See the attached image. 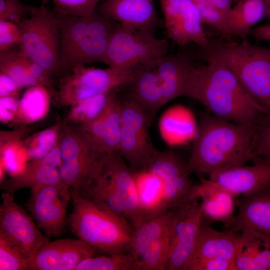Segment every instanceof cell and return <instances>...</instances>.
Wrapping results in <instances>:
<instances>
[{
  "instance_id": "ab89813d",
  "label": "cell",
  "mask_w": 270,
  "mask_h": 270,
  "mask_svg": "<svg viewBox=\"0 0 270 270\" xmlns=\"http://www.w3.org/2000/svg\"><path fill=\"white\" fill-rule=\"evenodd\" d=\"M103 0H52L53 11L58 15L83 17L93 14Z\"/></svg>"
},
{
  "instance_id": "f35d334b",
  "label": "cell",
  "mask_w": 270,
  "mask_h": 270,
  "mask_svg": "<svg viewBox=\"0 0 270 270\" xmlns=\"http://www.w3.org/2000/svg\"><path fill=\"white\" fill-rule=\"evenodd\" d=\"M257 156L270 158V114L260 115L255 126L251 146V160Z\"/></svg>"
},
{
  "instance_id": "3957f363",
  "label": "cell",
  "mask_w": 270,
  "mask_h": 270,
  "mask_svg": "<svg viewBox=\"0 0 270 270\" xmlns=\"http://www.w3.org/2000/svg\"><path fill=\"white\" fill-rule=\"evenodd\" d=\"M198 70L195 100L212 114L237 124L255 126L260 116L268 113L224 66L208 63L198 66Z\"/></svg>"
},
{
  "instance_id": "f546056e",
  "label": "cell",
  "mask_w": 270,
  "mask_h": 270,
  "mask_svg": "<svg viewBox=\"0 0 270 270\" xmlns=\"http://www.w3.org/2000/svg\"><path fill=\"white\" fill-rule=\"evenodd\" d=\"M162 134L170 144H180L194 140L197 128L194 114L186 108L176 106L164 114L161 121Z\"/></svg>"
},
{
  "instance_id": "bcb514c9",
  "label": "cell",
  "mask_w": 270,
  "mask_h": 270,
  "mask_svg": "<svg viewBox=\"0 0 270 270\" xmlns=\"http://www.w3.org/2000/svg\"><path fill=\"white\" fill-rule=\"evenodd\" d=\"M190 270H236L234 261L222 258L208 259L194 266Z\"/></svg>"
},
{
  "instance_id": "4fadbf2b",
  "label": "cell",
  "mask_w": 270,
  "mask_h": 270,
  "mask_svg": "<svg viewBox=\"0 0 270 270\" xmlns=\"http://www.w3.org/2000/svg\"><path fill=\"white\" fill-rule=\"evenodd\" d=\"M168 37L180 46L194 42L204 46L208 39L192 0H159Z\"/></svg>"
},
{
  "instance_id": "5bb4252c",
  "label": "cell",
  "mask_w": 270,
  "mask_h": 270,
  "mask_svg": "<svg viewBox=\"0 0 270 270\" xmlns=\"http://www.w3.org/2000/svg\"><path fill=\"white\" fill-rule=\"evenodd\" d=\"M171 253L166 270H184L194 250L204 218L200 202L194 200L176 207Z\"/></svg>"
},
{
  "instance_id": "6da1fadb",
  "label": "cell",
  "mask_w": 270,
  "mask_h": 270,
  "mask_svg": "<svg viewBox=\"0 0 270 270\" xmlns=\"http://www.w3.org/2000/svg\"><path fill=\"white\" fill-rule=\"evenodd\" d=\"M255 126L236 124L212 114H204L186 163L189 174L208 175L251 160Z\"/></svg>"
},
{
  "instance_id": "74e56055",
  "label": "cell",
  "mask_w": 270,
  "mask_h": 270,
  "mask_svg": "<svg viewBox=\"0 0 270 270\" xmlns=\"http://www.w3.org/2000/svg\"><path fill=\"white\" fill-rule=\"evenodd\" d=\"M62 122H58L24 140L28 156L31 160L42 158L55 146L60 134Z\"/></svg>"
},
{
  "instance_id": "7402d4cb",
  "label": "cell",
  "mask_w": 270,
  "mask_h": 270,
  "mask_svg": "<svg viewBox=\"0 0 270 270\" xmlns=\"http://www.w3.org/2000/svg\"><path fill=\"white\" fill-rule=\"evenodd\" d=\"M238 210L226 230H255L270 236V184L236 200Z\"/></svg>"
},
{
  "instance_id": "f6af8a7d",
  "label": "cell",
  "mask_w": 270,
  "mask_h": 270,
  "mask_svg": "<svg viewBox=\"0 0 270 270\" xmlns=\"http://www.w3.org/2000/svg\"><path fill=\"white\" fill-rule=\"evenodd\" d=\"M19 98L0 97V120L2 123L14 122L20 104Z\"/></svg>"
},
{
  "instance_id": "9a60e30c",
  "label": "cell",
  "mask_w": 270,
  "mask_h": 270,
  "mask_svg": "<svg viewBox=\"0 0 270 270\" xmlns=\"http://www.w3.org/2000/svg\"><path fill=\"white\" fill-rule=\"evenodd\" d=\"M97 250L80 239L49 241L28 261L26 270H76L84 260Z\"/></svg>"
},
{
  "instance_id": "e575fe53",
  "label": "cell",
  "mask_w": 270,
  "mask_h": 270,
  "mask_svg": "<svg viewBox=\"0 0 270 270\" xmlns=\"http://www.w3.org/2000/svg\"><path fill=\"white\" fill-rule=\"evenodd\" d=\"M173 236L174 231L149 244L136 258V270H166Z\"/></svg>"
},
{
  "instance_id": "c3c4849f",
  "label": "cell",
  "mask_w": 270,
  "mask_h": 270,
  "mask_svg": "<svg viewBox=\"0 0 270 270\" xmlns=\"http://www.w3.org/2000/svg\"><path fill=\"white\" fill-rule=\"evenodd\" d=\"M194 2L207 4L216 7L222 11L230 13L232 8L233 0H192Z\"/></svg>"
},
{
  "instance_id": "9c48e42d",
  "label": "cell",
  "mask_w": 270,
  "mask_h": 270,
  "mask_svg": "<svg viewBox=\"0 0 270 270\" xmlns=\"http://www.w3.org/2000/svg\"><path fill=\"white\" fill-rule=\"evenodd\" d=\"M167 38L118 23L107 48L105 64L110 67L132 68L153 62L166 55Z\"/></svg>"
},
{
  "instance_id": "7bdbcfd3",
  "label": "cell",
  "mask_w": 270,
  "mask_h": 270,
  "mask_svg": "<svg viewBox=\"0 0 270 270\" xmlns=\"http://www.w3.org/2000/svg\"><path fill=\"white\" fill-rule=\"evenodd\" d=\"M35 8L22 4L20 0H0V21H10L18 24L22 18L30 15Z\"/></svg>"
},
{
  "instance_id": "83f0119b",
  "label": "cell",
  "mask_w": 270,
  "mask_h": 270,
  "mask_svg": "<svg viewBox=\"0 0 270 270\" xmlns=\"http://www.w3.org/2000/svg\"><path fill=\"white\" fill-rule=\"evenodd\" d=\"M132 170L142 221L170 209L166 204L162 179L148 168Z\"/></svg>"
},
{
  "instance_id": "681fc988",
  "label": "cell",
  "mask_w": 270,
  "mask_h": 270,
  "mask_svg": "<svg viewBox=\"0 0 270 270\" xmlns=\"http://www.w3.org/2000/svg\"><path fill=\"white\" fill-rule=\"evenodd\" d=\"M250 34L259 40H264L270 42V24L252 29Z\"/></svg>"
},
{
  "instance_id": "d590c367",
  "label": "cell",
  "mask_w": 270,
  "mask_h": 270,
  "mask_svg": "<svg viewBox=\"0 0 270 270\" xmlns=\"http://www.w3.org/2000/svg\"><path fill=\"white\" fill-rule=\"evenodd\" d=\"M122 128L121 102L118 98L104 113L100 150L105 154L118 152Z\"/></svg>"
},
{
  "instance_id": "ac0fdd59",
  "label": "cell",
  "mask_w": 270,
  "mask_h": 270,
  "mask_svg": "<svg viewBox=\"0 0 270 270\" xmlns=\"http://www.w3.org/2000/svg\"><path fill=\"white\" fill-rule=\"evenodd\" d=\"M154 0H104L97 6L102 16L119 24L154 34L162 26Z\"/></svg>"
},
{
  "instance_id": "484cf974",
  "label": "cell",
  "mask_w": 270,
  "mask_h": 270,
  "mask_svg": "<svg viewBox=\"0 0 270 270\" xmlns=\"http://www.w3.org/2000/svg\"><path fill=\"white\" fill-rule=\"evenodd\" d=\"M238 236L236 270H270V236L250 230Z\"/></svg>"
},
{
  "instance_id": "2e32d148",
  "label": "cell",
  "mask_w": 270,
  "mask_h": 270,
  "mask_svg": "<svg viewBox=\"0 0 270 270\" xmlns=\"http://www.w3.org/2000/svg\"><path fill=\"white\" fill-rule=\"evenodd\" d=\"M159 77L164 104L180 96L195 98L198 66L184 54L166 55L154 62Z\"/></svg>"
},
{
  "instance_id": "8fae6325",
  "label": "cell",
  "mask_w": 270,
  "mask_h": 270,
  "mask_svg": "<svg viewBox=\"0 0 270 270\" xmlns=\"http://www.w3.org/2000/svg\"><path fill=\"white\" fill-rule=\"evenodd\" d=\"M30 190L26 206L37 226L48 238L60 235L67 222L66 210L72 198L70 188L64 183L38 186Z\"/></svg>"
},
{
  "instance_id": "ba28073f",
  "label": "cell",
  "mask_w": 270,
  "mask_h": 270,
  "mask_svg": "<svg viewBox=\"0 0 270 270\" xmlns=\"http://www.w3.org/2000/svg\"><path fill=\"white\" fill-rule=\"evenodd\" d=\"M30 16L18 24L21 34L18 49L42 67L52 80L60 78V32L56 15L42 5L36 7Z\"/></svg>"
},
{
  "instance_id": "d6a6232c",
  "label": "cell",
  "mask_w": 270,
  "mask_h": 270,
  "mask_svg": "<svg viewBox=\"0 0 270 270\" xmlns=\"http://www.w3.org/2000/svg\"><path fill=\"white\" fill-rule=\"evenodd\" d=\"M80 195L126 218L118 193L108 178L100 171V168L97 175L81 190Z\"/></svg>"
},
{
  "instance_id": "cb8c5ba5",
  "label": "cell",
  "mask_w": 270,
  "mask_h": 270,
  "mask_svg": "<svg viewBox=\"0 0 270 270\" xmlns=\"http://www.w3.org/2000/svg\"><path fill=\"white\" fill-rule=\"evenodd\" d=\"M204 217L194 252L184 270H190L196 264L212 258H222L235 262L238 236L226 230L213 228Z\"/></svg>"
},
{
  "instance_id": "d6986e66",
  "label": "cell",
  "mask_w": 270,
  "mask_h": 270,
  "mask_svg": "<svg viewBox=\"0 0 270 270\" xmlns=\"http://www.w3.org/2000/svg\"><path fill=\"white\" fill-rule=\"evenodd\" d=\"M100 171L114 185L121 200L126 218L135 228L142 221V218L132 169L118 152H114L104 156Z\"/></svg>"
},
{
  "instance_id": "44dd1931",
  "label": "cell",
  "mask_w": 270,
  "mask_h": 270,
  "mask_svg": "<svg viewBox=\"0 0 270 270\" xmlns=\"http://www.w3.org/2000/svg\"><path fill=\"white\" fill-rule=\"evenodd\" d=\"M252 166H240L210 174V180L236 198L258 191L270 184V166L252 160Z\"/></svg>"
},
{
  "instance_id": "b9f144b4",
  "label": "cell",
  "mask_w": 270,
  "mask_h": 270,
  "mask_svg": "<svg viewBox=\"0 0 270 270\" xmlns=\"http://www.w3.org/2000/svg\"><path fill=\"white\" fill-rule=\"evenodd\" d=\"M27 262L16 246L0 236V270H26Z\"/></svg>"
},
{
  "instance_id": "4dcf8cb0",
  "label": "cell",
  "mask_w": 270,
  "mask_h": 270,
  "mask_svg": "<svg viewBox=\"0 0 270 270\" xmlns=\"http://www.w3.org/2000/svg\"><path fill=\"white\" fill-rule=\"evenodd\" d=\"M266 16V8L262 0H239L228 15L232 34L246 40L252 26Z\"/></svg>"
},
{
  "instance_id": "277c9868",
  "label": "cell",
  "mask_w": 270,
  "mask_h": 270,
  "mask_svg": "<svg viewBox=\"0 0 270 270\" xmlns=\"http://www.w3.org/2000/svg\"><path fill=\"white\" fill-rule=\"evenodd\" d=\"M56 15L60 32V79L77 66L105 64L108 44L118 22L105 18L96 10L87 16Z\"/></svg>"
},
{
  "instance_id": "8992f818",
  "label": "cell",
  "mask_w": 270,
  "mask_h": 270,
  "mask_svg": "<svg viewBox=\"0 0 270 270\" xmlns=\"http://www.w3.org/2000/svg\"><path fill=\"white\" fill-rule=\"evenodd\" d=\"M61 163L58 168L72 196L80 194L99 172L102 152L80 126L63 122L60 133Z\"/></svg>"
},
{
  "instance_id": "1f68e13d",
  "label": "cell",
  "mask_w": 270,
  "mask_h": 270,
  "mask_svg": "<svg viewBox=\"0 0 270 270\" xmlns=\"http://www.w3.org/2000/svg\"><path fill=\"white\" fill-rule=\"evenodd\" d=\"M52 98L48 90L41 84L26 88L20 100L14 123L31 124L46 115Z\"/></svg>"
},
{
  "instance_id": "ee69618b",
  "label": "cell",
  "mask_w": 270,
  "mask_h": 270,
  "mask_svg": "<svg viewBox=\"0 0 270 270\" xmlns=\"http://www.w3.org/2000/svg\"><path fill=\"white\" fill-rule=\"evenodd\" d=\"M21 40L18 24L10 21H0V53L14 48Z\"/></svg>"
},
{
  "instance_id": "4316f807",
  "label": "cell",
  "mask_w": 270,
  "mask_h": 270,
  "mask_svg": "<svg viewBox=\"0 0 270 270\" xmlns=\"http://www.w3.org/2000/svg\"><path fill=\"white\" fill-rule=\"evenodd\" d=\"M128 84L132 86L130 98L142 108L151 122L165 104L162 84L154 62L140 64L134 79Z\"/></svg>"
},
{
  "instance_id": "836d02e7",
  "label": "cell",
  "mask_w": 270,
  "mask_h": 270,
  "mask_svg": "<svg viewBox=\"0 0 270 270\" xmlns=\"http://www.w3.org/2000/svg\"><path fill=\"white\" fill-rule=\"evenodd\" d=\"M118 90L114 89L98 95L86 102L71 106L64 122L81 126L98 118L117 98Z\"/></svg>"
},
{
  "instance_id": "7c38bea8",
  "label": "cell",
  "mask_w": 270,
  "mask_h": 270,
  "mask_svg": "<svg viewBox=\"0 0 270 270\" xmlns=\"http://www.w3.org/2000/svg\"><path fill=\"white\" fill-rule=\"evenodd\" d=\"M0 236L12 242L28 261L50 241L30 216L14 200V194L4 192L0 207Z\"/></svg>"
},
{
  "instance_id": "5b68a950",
  "label": "cell",
  "mask_w": 270,
  "mask_h": 270,
  "mask_svg": "<svg viewBox=\"0 0 270 270\" xmlns=\"http://www.w3.org/2000/svg\"><path fill=\"white\" fill-rule=\"evenodd\" d=\"M72 198L69 222L79 239L108 254L130 250L134 228L126 218L80 194Z\"/></svg>"
},
{
  "instance_id": "f1b7e54d",
  "label": "cell",
  "mask_w": 270,
  "mask_h": 270,
  "mask_svg": "<svg viewBox=\"0 0 270 270\" xmlns=\"http://www.w3.org/2000/svg\"><path fill=\"white\" fill-rule=\"evenodd\" d=\"M176 214V207L168 209L146 218L134 228L130 252L136 260L149 244L174 231Z\"/></svg>"
},
{
  "instance_id": "e0dca14e",
  "label": "cell",
  "mask_w": 270,
  "mask_h": 270,
  "mask_svg": "<svg viewBox=\"0 0 270 270\" xmlns=\"http://www.w3.org/2000/svg\"><path fill=\"white\" fill-rule=\"evenodd\" d=\"M162 180L169 208L185 204L193 184L186 170V163L172 150H157L147 168Z\"/></svg>"
},
{
  "instance_id": "7a4b0ae2",
  "label": "cell",
  "mask_w": 270,
  "mask_h": 270,
  "mask_svg": "<svg viewBox=\"0 0 270 270\" xmlns=\"http://www.w3.org/2000/svg\"><path fill=\"white\" fill-rule=\"evenodd\" d=\"M197 58L226 67L253 99L270 112V48L246 40L238 42L216 38L200 47Z\"/></svg>"
},
{
  "instance_id": "ffe728a7",
  "label": "cell",
  "mask_w": 270,
  "mask_h": 270,
  "mask_svg": "<svg viewBox=\"0 0 270 270\" xmlns=\"http://www.w3.org/2000/svg\"><path fill=\"white\" fill-rule=\"evenodd\" d=\"M60 140V134L55 146L48 154L31 160L22 172L6 181L2 186L4 192L14 194L24 188L64 184L58 170L61 163Z\"/></svg>"
},
{
  "instance_id": "52a82bcc",
  "label": "cell",
  "mask_w": 270,
  "mask_h": 270,
  "mask_svg": "<svg viewBox=\"0 0 270 270\" xmlns=\"http://www.w3.org/2000/svg\"><path fill=\"white\" fill-rule=\"evenodd\" d=\"M138 66L106 68L86 67L85 64L77 66L59 80L54 100L59 106L71 107L128 84L134 79Z\"/></svg>"
},
{
  "instance_id": "603a6c76",
  "label": "cell",
  "mask_w": 270,
  "mask_h": 270,
  "mask_svg": "<svg viewBox=\"0 0 270 270\" xmlns=\"http://www.w3.org/2000/svg\"><path fill=\"white\" fill-rule=\"evenodd\" d=\"M235 198L210 179L201 178L200 184L192 186L186 203L201 200L204 217L210 222H222L226 228L234 217Z\"/></svg>"
},
{
  "instance_id": "816d5d0a",
  "label": "cell",
  "mask_w": 270,
  "mask_h": 270,
  "mask_svg": "<svg viewBox=\"0 0 270 270\" xmlns=\"http://www.w3.org/2000/svg\"><path fill=\"white\" fill-rule=\"evenodd\" d=\"M265 4L266 12V16L270 24V0H262Z\"/></svg>"
},
{
  "instance_id": "30bf717a",
  "label": "cell",
  "mask_w": 270,
  "mask_h": 270,
  "mask_svg": "<svg viewBox=\"0 0 270 270\" xmlns=\"http://www.w3.org/2000/svg\"><path fill=\"white\" fill-rule=\"evenodd\" d=\"M121 119L119 154L132 170L146 168L158 150L148 133L150 120L142 108L131 98L121 102Z\"/></svg>"
},
{
  "instance_id": "f5cc1de1",
  "label": "cell",
  "mask_w": 270,
  "mask_h": 270,
  "mask_svg": "<svg viewBox=\"0 0 270 270\" xmlns=\"http://www.w3.org/2000/svg\"><path fill=\"white\" fill-rule=\"evenodd\" d=\"M42 2V5L45 6L46 4H48L49 0H40Z\"/></svg>"
},
{
  "instance_id": "d4e9b609",
  "label": "cell",
  "mask_w": 270,
  "mask_h": 270,
  "mask_svg": "<svg viewBox=\"0 0 270 270\" xmlns=\"http://www.w3.org/2000/svg\"><path fill=\"white\" fill-rule=\"evenodd\" d=\"M0 72L10 77L22 88L41 84L53 99L57 94L53 80L46 70L19 49L0 53Z\"/></svg>"
},
{
  "instance_id": "7dc6e473",
  "label": "cell",
  "mask_w": 270,
  "mask_h": 270,
  "mask_svg": "<svg viewBox=\"0 0 270 270\" xmlns=\"http://www.w3.org/2000/svg\"><path fill=\"white\" fill-rule=\"evenodd\" d=\"M22 89L12 78L0 72V97L19 98V94Z\"/></svg>"
},
{
  "instance_id": "60d3db41",
  "label": "cell",
  "mask_w": 270,
  "mask_h": 270,
  "mask_svg": "<svg viewBox=\"0 0 270 270\" xmlns=\"http://www.w3.org/2000/svg\"><path fill=\"white\" fill-rule=\"evenodd\" d=\"M194 2L198 11L202 23L212 26L224 35L232 34L228 20L230 13L207 4Z\"/></svg>"
},
{
  "instance_id": "8d00e7d4",
  "label": "cell",
  "mask_w": 270,
  "mask_h": 270,
  "mask_svg": "<svg viewBox=\"0 0 270 270\" xmlns=\"http://www.w3.org/2000/svg\"><path fill=\"white\" fill-rule=\"evenodd\" d=\"M108 255L88 258L76 270H136V260L130 251Z\"/></svg>"
},
{
  "instance_id": "f907efd6",
  "label": "cell",
  "mask_w": 270,
  "mask_h": 270,
  "mask_svg": "<svg viewBox=\"0 0 270 270\" xmlns=\"http://www.w3.org/2000/svg\"><path fill=\"white\" fill-rule=\"evenodd\" d=\"M251 160H257L264 162L270 166V158L266 156H257L252 158Z\"/></svg>"
}]
</instances>
